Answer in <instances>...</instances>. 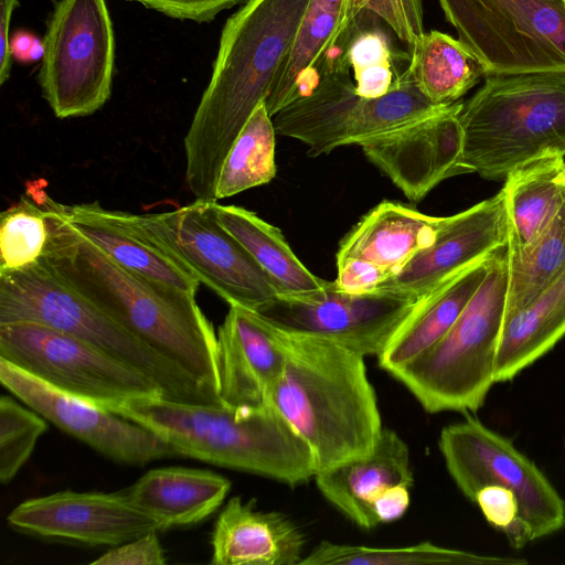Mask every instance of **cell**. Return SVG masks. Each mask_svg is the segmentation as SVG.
Instances as JSON below:
<instances>
[{
	"mask_svg": "<svg viewBox=\"0 0 565 565\" xmlns=\"http://www.w3.org/2000/svg\"><path fill=\"white\" fill-rule=\"evenodd\" d=\"M131 227L230 306L258 310L279 292L243 245L217 221L214 202L174 211L124 212Z\"/></svg>",
	"mask_w": 565,
	"mask_h": 565,
	"instance_id": "obj_9",
	"label": "cell"
},
{
	"mask_svg": "<svg viewBox=\"0 0 565 565\" xmlns=\"http://www.w3.org/2000/svg\"><path fill=\"white\" fill-rule=\"evenodd\" d=\"M310 1L312 3L321 7L322 9L338 15L340 18V24H341V21L343 19V14H344V8H345L347 0H310Z\"/></svg>",
	"mask_w": 565,
	"mask_h": 565,
	"instance_id": "obj_44",
	"label": "cell"
},
{
	"mask_svg": "<svg viewBox=\"0 0 565 565\" xmlns=\"http://www.w3.org/2000/svg\"><path fill=\"white\" fill-rule=\"evenodd\" d=\"M19 321L42 323L84 341L149 377L167 399L223 404L181 366L63 284L42 262L0 274V324Z\"/></svg>",
	"mask_w": 565,
	"mask_h": 565,
	"instance_id": "obj_6",
	"label": "cell"
},
{
	"mask_svg": "<svg viewBox=\"0 0 565 565\" xmlns=\"http://www.w3.org/2000/svg\"><path fill=\"white\" fill-rule=\"evenodd\" d=\"M62 211L79 234L118 265L196 295L200 282L142 238L122 211L107 210L98 202L62 204Z\"/></svg>",
	"mask_w": 565,
	"mask_h": 565,
	"instance_id": "obj_25",
	"label": "cell"
},
{
	"mask_svg": "<svg viewBox=\"0 0 565 565\" xmlns=\"http://www.w3.org/2000/svg\"><path fill=\"white\" fill-rule=\"evenodd\" d=\"M310 0H246L222 30L210 83L184 138L185 182L196 200L216 202L223 162L263 103Z\"/></svg>",
	"mask_w": 565,
	"mask_h": 565,
	"instance_id": "obj_2",
	"label": "cell"
},
{
	"mask_svg": "<svg viewBox=\"0 0 565 565\" xmlns=\"http://www.w3.org/2000/svg\"><path fill=\"white\" fill-rule=\"evenodd\" d=\"M220 224L249 253L276 286L279 296L306 297L323 291L333 281L313 275L296 256L281 231L256 213L214 202Z\"/></svg>",
	"mask_w": 565,
	"mask_h": 565,
	"instance_id": "obj_26",
	"label": "cell"
},
{
	"mask_svg": "<svg viewBox=\"0 0 565 565\" xmlns=\"http://www.w3.org/2000/svg\"><path fill=\"white\" fill-rule=\"evenodd\" d=\"M565 275V202L522 252L509 254L508 320Z\"/></svg>",
	"mask_w": 565,
	"mask_h": 565,
	"instance_id": "obj_33",
	"label": "cell"
},
{
	"mask_svg": "<svg viewBox=\"0 0 565 565\" xmlns=\"http://www.w3.org/2000/svg\"><path fill=\"white\" fill-rule=\"evenodd\" d=\"M276 135L273 118L263 102L252 113L223 162L217 200L269 183L275 178Z\"/></svg>",
	"mask_w": 565,
	"mask_h": 565,
	"instance_id": "obj_34",
	"label": "cell"
},
{
	"mask_svg": "<svg viewBox=\"0 0 565 565\" xmlns=\"http://www.w3.org/2000/svg\"><path fill=\"white\" fill-rule=\"evenodd\" d=\"M0 359L110 412L131 399L164 398L161 388L142 373L38 322L0 324Z\"/></svg>",
	"mask_w": 565,
	"mask_h": 565,
	"instance_id": "obj_13",
	"label": "cell"
},
{
	"mask_svg": "<svg viewBox=\"0 0 565 565\" xmlns=\"http://www.w3.org/2000/svg\"><path fill=\"white\" fill-rule=\"evenodd\" d=\"M459 121L460 173L504 180L524 166L565 158V73L487 76Z\"/></svg>",
	"mask_w": 565,
	"mask_h": 565,
	"instance_id": "obj_5",
	"label": "cell"
},
{
	"mask_svg": "<svg viewBox=\"0 0 565 565\" xmlns=\"http://www.w3.org/2000/svg\"><path fill=\"white\" fill-rule=\"evenodd\" d=\"M0 381L31 409L115 461L142 466L178 456L174 447L154 431L61 391L3 359H0Z\"/></svg>",
	"mask_w": 565,
	"mask_h": 565,
	"instance_id": "obj_15",
	"label": "cell"
},
{
	"mask_svg": "<svg viewBox=\"0 0 565 565\" xmlns=\"http://www.w3.org/2000/svg\"><path fill=\"white\" fill-rule=\"evenodd\" d=\"M456 102L402 128L359 146L412 202L422 201L438 183L460 174L462 129Z\"/></svg>",
	"mask_w": 565,
	"mask_h": 565,
	"instance_id": "obj_18",
	"label": "cell"
},
{
	"mask_svg": "<svg viewBox=\"0 0 565 565\" xmlns=\"http://www.w3.org/2000/svg\"><path fill=\"white\" fill-rule=\"evenodd\" d=\"M313 478L321 494L365 530L379 525L373 505L380 495L392 487L414 483L409 448L388 428H383L371 454L318 471Z\"/></svg>",
	"mask_w": 565,
	"mask_h": 565,
	"instance_id": "obj_20",
	"label": "cell"
},
{
	"mask_svg": "<svg viewBox=\"0 0 565 565\" xmlns=\"http://www.w3.org/2000/svg\"><path fill=\"white\" fill-rule=\"evenodd\" d=\"M521 558L479 555L422 542L405 547H371L321 541L300 565H520Z\"/></svg>",
	"mask_w": 565,
	"mask_h": 565,
	"instance_id": "obj_32",
	"label": "cell"
},
{
	"mask_svg": "<svg viewBox=\"0 0 565 565\" xmlns=\"http://www.w3.org/2000/svg\"><path fill=\"white\" fill-rule=\"evenodd\" d=\"M444 216H431L404 204L383 201L341 241L337 263L370 262L390 274L399 271L435 238Z\"/></svg>",
	"mask_w": 565,
	"mask_h": 565,
	"instance_id": "obj_22",
	"label": "cell"
},
{
	"mask_svg": "<svg viewBox=\"0 0 565 565\" xmlns=\"http://www.w3.org/2000/svg\"><path fill=\"white\" fill-rule=\"evenodd\" d=\"M509 220L501 189L460 213L444 216L434 241L377 289L420 298L508 244Z\"/></svg>",
	"mask_w": 565,
	"mask_h": 565,
	"instance_id": "obj_17",
	"label": "cell"
},
{
	"mask_svg": "<svg viewBox=\"0 0 565 565\" xmlns=\"http://www.w3.org/2000/svg\"><path fill=\"white\" fill-rule=\"evenodd\" d=\"M47 429L44 417L17 403L0 398V482L9 483L33 452L36 441Z\"/></svg>",
	"mask_w": 565,
	"mask_h": 565,
	"instance_id": "obj_36",
	"label": "cell"
},
{
	"mask_svg": "<svg viewBox=\"0 0 565 565\" xmlns=\"http://www.w3.org/2000/svg\"><path fill=\"white\" fill-rule=\"evenodd\" d=\"M565 335V275L503 322L494 382L513 380Z\"/></svg>",
	"mask_w": 565,
	"mask_h": 565,
	"instance_id": "obj_27",
	"label": "cell"
},
{
	"mask_svg": "<svg viewBox=\"0 0 565 565\" xmlns=\"http://www.w3.org/2000/svg\"><path fill=\"white\" fill-rule=\"evenodd\" d=\"M364 10L373 12L383 20L408 49L425 32L422 0H347L338 36Z\"/></svg>",
	"mask_w": 565,
	"mask_h": 565,
	"instance_id": "obj_37",
	"label": "cell"
},
{
	"mask_svg": "<svg viewBox=\"0 0 565 565\" xmlns=\"http://www.w3.org/2000/svg\"><path fill=\"white\" fill-rule=\"evenodd\" d=\"M350 70L339 57L324 60L315 85L271 117L276 134L301 141L308 154L317 157L338 147L360 145L448 106L429 102L407 70L395 89L377 98L362 97Z\"/></svg>",
	"mask_w": 565,
	"mask_h": 565,
	"instance_id": "obj_8",
	"label": "cell"
},
{
	"mask_svg": "<svg viewBox=\"0 0 565 565\" xmlns=\"http://www.w3.org/2000/svg\"><path fill=\"white\" fill-rule=\"evenodd\" d=\"M339 26L338 15L309 2L295 41L264 100L271 117L315 85L323 58L337 40Z\"/></svg>",
	"mask_w": 565,
	"mask_h": 565,
	"instance_id": "obj_31",
	"label": "cell"
},
{
	"mask_svg": "<svg viewBox=\"0 0 565 565\" xmlns=\"http://www.w3.org/2000/svg\"><path fill=\"white\" fill-rule=\"evenodd\" d=\"M394 36L383 20L364 10L332 44L353 71L355 89L362 97L384 96L403 82L411 56L394 44Z\"/></svg>",
	"mask_w": 565,
	"mask_h": 565,
	"instance_id": "obj_29",
	"label": "cell"
},
{
	"mask_svg": "<svg viewBox=\"0 0 565 565\" xmlns=\"http://www.w3.org/2000/svg\"><path fill=\"white\" fill-rule=\"evenodd\" d=\"M509 220V254L525 249L565 202V158L536 161L511 172L502 188Z\"/></svg>",
	"mask_w": 565,
	"mask_h": 565,
	"instance_id": "obj_28",
	"label": "cell"
},
{
	"mask_svg": "<svg viewBox=\"0 0 565 565\" xmlns=\"http://www.w3.org/2000/svg\"><path fill=\"white\" fill-rule=\"evenodd\" d=\"M216 338L222 403L239 409L267 405L286 362L279 329L254 310L230 306Z\"/></svg>",
	"mask_w": 565,
	"mask_h": 565,
	"instance_id": "obj_19",
	"label": "cell"
},
{
	"mask_svg": "<svg viewBox=\"0 0 565 565\" xmlns=\"http://www.w3.org/2000/svg\"><path fill=\"white\" fill-rule=\"evenodd\" d=\"M388 278L387 271L370 262L347 259L337 263V278L333 282L339 290L363 294L377 289Z\"/></svg>",
	"mask_w": 565,
	"mask_h": 565,
	"instance_id": "obj_40",
	"label": "cell"
},
{
	"mask_svg": "<svg viewBox=\"0 0 565 565\" xmlns=\"http://www.w3.org/2000/svg\"><path fill=\"white\" fill-rule=\"evenodd\" d=\"M161 436L178 456L295 487L317 472L311 448L271 404L239 409L146 397L111 411Z\"/></svg>",
	"mask_w": 565,
	"mask_h": 565,
	"instance_id": "obj_4",
	"label": "cell"
},
{
	"mask_svg": "<svg viewBox=\"0 0 565 565\" xmlns=\"http://www.w3.org/2000/svg\"><path fill=\"white\" fill-rule=\"evenodd\" d=\"M438 447L451 479L473 501L484 487L510 490L520 504L526 542L565 525V501L540 468L513 444L475 417L445 426Z\"/></svg>",
	"mask_w": 565,
	"mask_h": 565,
	"instance_id": "obj_12",
	"label": "cell"
},
{
	"mask_svg": "<svg viewBox=\"0 0 565 565\" xmlns=\"http://www.w3.org/2000/svg\"><path fill=\"white\" fill-rule=\"evenodd\" d=\"M409 489L405 486H395L376 499L373 511L379 524L395 521L406 512L411 502Z\"/></svg>",
	"mask_w": 565,
	"mask_h": 565,
	"instance_id": "obj_41",
	"label": "cell"
},
{
	"mask_svg": "<svg viewBox=\"0 0 565 565\" xmlns=\"http://www.w3.org/2000/svg\"><path fill=\"white\" fill-rule=\"evenodd\" d=\"M0 84H3L10 77L11 71V53L9 29L14 9L19 4V0H0Z\"/></svg>",
	"mask_w": 565,
	"mask_h": 565,
	"instance_id": "obj_42",
	"label": "cell"
},
{
	"mask_svg": "<svg viewBox=\"0 0 565 565\" xmlns=\"http://www.w3.org/2000/svg\"><path fill=\"white\" fill-rule=\"evenodd\" d=\"M230 490L231 481L211 470L168 467L147 471L124 492L164 531L206 519Z\"/></svg>",
	"mask_w": 565,
	"mask_h": 565,
	"instance_id": "obj_23",
	"label": "cell"
},
{
	"mask_svg": "<svg viewBox=\"0 0 565 565\" xmlns=\"http://www.w3.org/2000/svg\"><path fill=\"white\" fill-rule=\"evenodd\" d=\"M164 551L158 539V531L116 545L93 561L92 565H163Z\"/></svg>",
	"mask_w": 565,
	"mask_h": 565,
	"instance_id": "obj_38",
	"label": "cell"
},
{
	"mask_svg": "<svg viewBox=\"0 0 565 565\" xmlns=\"http://www.w3.org/2000/svg\"><path fill=\"white\" fill-rule=\"evenodd\" d=\"M179 20L210 22L220 12L246 0H129Z\"/></svg>",
	"mask_w": 565,
	"mask_h": 565,
	"instance_id": "obj_39",
	"label": "cell"
},
{
	"mask_svg": "<svg viewBox=\"0 0 565 565\" xmlns=\"http://www.w3.org/2000/svg\"><path fill=\"white\" fill-rule=\"evenodd\" d=\"M508 285L505 244L491 254L483 281L445 337L393 374L426 412L473 413L482 407L495 383Z\"/></svg>",
	"mask_w": 565,
	"mask_h": 565,
	"instance_id": "obj_7",
	"label": "cell"
},
{
	"mask_svg": "<svg viewBox=\"0 0 565 565\" xmlns=\"http://www.w3.org/2000/svg\"><path fill=\"white\" fill-rule=\"evenodd\" d=\"M10 53L21 63H32L42 60L44 43L33 33L19 30L10 38Z\"/></svg>",
	"mask_w": 565,
	"mask_h": 565,
	"instance_id": "obj_43",
	"label": "cell"
},
{
	"mask_svg": "<svg viewBox=\"0 0 565 565\" xmlns=\"http://www.w3.org/2000/svg\"><path fill=\"white\" fill-rule=\"evenodd\" d=\"M10 526L43 539L116 546L152 531L159 522L126 493L58 491L29 499L7 518Z\"/></svg>",
	"mask_w": 565,
	"mask_h": 565,
	"instance_id": "obj_16",
	"label": "cell"
},
{
	"mask_svg": "<svg viewBox=\"0 0 565 565\" xmlns=\"http://www.w3.org/2000/svg\"><path fill=\"white\" fill-rule=\"evenodd\" d=\"M44 202L52 235L40 262L63 284L220 396L216 332L195 294L118 265L68 223L61 203L46 193Z\"/></svg>",
	"mask_w": 565,
	"mask_h": 565,
	"instance_id": "obj_1",
	"label": "cell"
},
{
	"mask_svg": "<svg viewBox=\"0 0 565 565\" xmlns=\"http://www.w3.org/2000/svg\"><path fill=\"white\" fill-rule=\"evenodd\" d=\"M490 256L419 299L377 355L379 365L383 370L393 375L445 337L483 281Z\"/></svg>",
	"mask_w": 565,
	"mask_h": 565,
	"instance_id": "obj_24",
	"label": "cell"
},
{
	"mask_svg": "<svg viewBox=\"0 0 565 565\" xmlns=\"http://www.w3.org/2000/svg\"><path fill=\"white\" fill-rule=\"evenodd\" d=\"M408 52L412 81L436 105L456 103L487 77L484 65L463 43L436 30L424 32Z\"/></svg>",
	"mask_w": 565,
	"mask_h": 565,
	"instance_id": "obj_30",
	"label": "cell"
},
{
	"mask_svg": "<svg viewBox=\"0 0 565 565\" xmlns=\"http://www.w3.org/2000/svg\"><path fill=\"white\" fill-rule=\"evenodd\" d=\"M51 222L44 202L26 193L0 215V274L38 264L51 241Z\"/></svg>",
	"mask_w": 565,
	"mask_h": 565,
	"instance_id": "obj_35",
	"label": "cell"
},
{
	"mask_svg": "<svg viewBox=\"0 0 565 565\" xmlns=\"http://www.w3.org/2000/svg\"><path fill=\"white\" fill-rule=\"evenodd\" d=\"M39 82L58 118L94 114L109 98L115 36L106 0H60L47 22Z\"/></svg>",
	"mask_w": 565,
	"mask_h": 565,
	"instance_id": "obj_11",
	"label": "cell"
},
{
	"mask_svg": "<svg viewBox=\"0 0 565 565\" xmlns=\"http://www.w3.org/2000/svg\"><path fill=\"white\" fill-rule=\"evenodd\" d=\"M487 76L565 73V0H438Z\"/></svg>",
	"mask_w": 565,
	"mask_h": 565,
	"instance_id": "obj_10",
	"label": "cell"
},
{
	"mask_svg": "<svg viewBox=\"0 0 565 565\" xmlns=\"http://www.w3.org/2000/svg\"><path fill=\"white\" fill-rule=\"evenodd\" d=\"M420 298L386 289L350 294L332 282L306 297L277 296L256 312L284 331L322 338L365 358L383 351Z\"/></svg>",
	"mask_w": 565,
	"mask_h": 565,
	"instance_id": "obj_14",
	"label": "cell"
},
{
	"mask_svg": "<svg viewBox=\"0 0 565 565\" xmlns=\"http://www.w3.org/2000/svg\"><path fill=\"white\" fill-rule=\"evenodd\" d=\"M279 331L286 362L268 404L307 441L317 472L371 454L384 427L364 356L322 338Z\"/></svg>",
	"mask_w": 565,
	"mask_h": 565,
	"instance_id": "obj_3",
	"label": "cell"
},
{
	"mask_svg": "<svg viewBox=\"0 0 565 565\" xmlns=\"http://www.w3.org/2000/svg\"><path fill=\"white\" fill-rule=\"evenodd\" d=\"M306 539L285 514L259 511L255 500L231 498L211 536L214 565H300Z\"/></svg>",
	"mask_w": 565,
	"mask_h": 565,
	"instance_id": "obj_21",
	"label": "cell"
}]
</instances>
